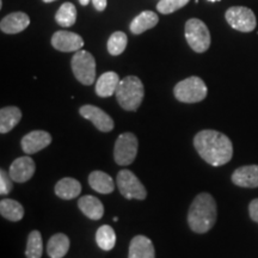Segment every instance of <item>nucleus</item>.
Here are the masks:
<instances>
[{"label": "nucleus", "instance_id": "21", "mask_svg": "<svg viewBox=\"0 0 258 258\" xmlns=\"http://www.w3.org/2000/svg\"><path fill=\"white\" fill-rule=\"evenodd\" d=\"M158 22H159V18H158L157 14L152 11H144L133 19L129 29L134 35H140L156 27Z\"/></svg>", "mask_w": 258, "mask_h": 258}, {"label": "nucleus", "instance_id": "33", "mask_svg": "<svg viewBox=\"0 0 258 258\" xmlns=\"http://www.w3.org/2000/svg\"><path fill=\"white\" fill-rule=\"evenodd\" d=\"M79 3H80V4H82V5L86 6V5H88L89 3H90V0H79Z\"/></svg>", "mask_w": 258, "mask_h": 258}, {"label": "nucleus", "instance_id": "11", "mask_svg": "<svg viewBox=\"0 0 258 258\" xmlns=\"http://www.w3.org/2000/svg\"><path fill=\"white\" fill-rule=\"evenodd\" d=\"M51 46L59 51H78L84 46V40L78 34L71 31H56L51 37Z\"/></svg>", "mask_w": 258, "mask_h": 258}, {"label": "nucleus", "instance_id": "10", "mask_svg": "<svg viewBox=\"0 0 258 258\" xmlns=\"http://www.w3.org/2000/svg\"><path fill=\"white\" fill-rule=\"evenodd\" d=\"M79 114L82 115V117L91 121L98 131L108 133V132H111L114 129V121H112V118L105 111H103L101 108H98V106L91 104L83 105L79 109Z\"/></svg>", "mask_w": 258, "mask_h": 258}, {"label": "nucleus", "instance_id": "16", "mask_svg": "<svg viewBox=\"0 0 258 258\" xmlns=\"http://www.w3.org/2000/svg\"><path fill=\"white\" fill-rule=\"evenodd\" d=\"M30 24V18L24 12H14L2 19L0 29L5 34H18L25 30Z\"/></svg>", "mask_w": 258, "mask_h": 258}, {"label": "nucleus", "instance_id": "4", "mask_svg": "<svg viewBox=\"0 0 258 258\" xmlns=\"http://www.w3.org/2000/svg\"><path fill=\"white\" fill-rule=\"evenodd\" d=\"M175 97L182 103H199L207 97L208 89L199 77H189L177 83L173 89Z\"/></svg>", "mask_w": 258, "mask_h": 258}, {"label": "nucleus", "instance_id": "31", "mask_svg": "<svg viewBox=\"0 0 258 258\" xmlns=\"http://www.w3.org/2000/svg\"><path fill=\"white\" fill-rule=\"evenodd\" d=\"M249 214H250L251 220H253L254 222H257L258 224V199H254L250 202Z\"/></svg>", "mask_w": 258, "mask_h": 258}, {"label": "nucleus", "instance_id": "30", "mask_svg": "<svg viewBox=\"0 0 258 258\" xmlns=\"http://www.w3.org/2000/svg\"><path fill=\"white\" fill-rule=\"evenodd\" d=\"M12 180L10 173L6 172L5 170H0V195H8L12 190Z\"/></svg>", "mask_w": 258, "mask_h": 258}, {"label": "nucleus", "instance_id": "3", "mask_svg": "<svg viewBox=\"0 0 258 258\" xmlns=\"http://www.w3.org/2000/svg\"><path fill=\"white\" fill-rule=\"evenodd\" d=\"M115 96L122 109L127 111H137L145 96L144 84L138 77H125L118 84Z\"/></svg>", "mask_w": 258, "mask_h": 258}, {"label": "nucleus", "instance_id": "22", "mask_svg": "<svg viewBox=\"0 0 258 258\" xmlns=\"http://www.w3.org/2000/svg\"><path fill=\"white\" fill-rule=\"evenodd\" d=\"M22 118V111L17 106H5L0 110V133L5 134L12 131Z\"/></svg>", "mask_w": 258, "mask_h": 258}, {"label": "nucleus", "instance_id": "12", "mask_svg": "<svg viewBox=\"0 0 258 258\" xmlns=\"http://www.w3.org/2000/svg\"><path fill=\"white\" fill-rule=\"evenodd\" d=\"M36 165L35 161L29 156L19 157L10 166L9 173L11 178L16 183H24L34 176Z\"/></svg>", "mask_w": 258, "mask_h": 258}, {"label": "nucleus", "instance_id": "6", "mask_svg": "<svg viewBox=\"0 0 258 258\" xmlns=\"http://www.w3.org/2000/svg\"><path fill=\"white\" fill-rule=\"evenodd\" d=\"M74 77L84 85H91L96 79V60L86 50L76 51L71 61Z\"/></svg>", "mask_w": 258, "mask_h": 258}, {"label": "nucleus", "instance_id": "15", "mask_svg": "<svg viewBox=\"0 0 258 258\" xmlns=\"http://www.w3.org/2000/svg\"><path fill=\"white\" fill-rule=\"evenodd\" d=\"M128 258H156L152 240L145 235H137L129 244Z\"/></svg>", "mask_w": 258, "mask_h": 258}, {"label": "nucleus", "instance_id": "35", "mask_svg": "<svg viewBox=\"0 0 258 258\" xmlns=\"http://www.w3.org/2000/svg\"><path fill=\"white\" fill-rule=\"evenodd\" d=\"M209 2H212V3H214V2H220V0H209Z\"/></svg>", "mask_w": 258, "mask_h": 258}, {"label": "nucleus", "instance_id": "13", "mask_svg": "<svg viewBox=\"0 0 258 258\" xmlns=\"http://www.w3.org/2000/svg\"><path fill=\"white\" fill-rule=\"evenodd\" d=\"M51 143V135L46 131H32L22 139V150L27 154L40 152Z\"/></svg>", "mask_w": 258, "mask_h": 258}, {"label": "nucleus", "instance_id": "28", "mask_svg": "<svg viewBox=\"0 0 258 258\" xmlns=\"http://www.w3.org/2000/svg\"><path fill=\"white\" fill-rule=\"evenodd\" d=\"M127 35L122 31H116L108 40V51L112 56L121 55L127 47Z\"/></svg>", "mask_w": 258, "mask_h": 258}, {"label": "nucleus", "instance_id": "19", "mask_svg": "<svg viewBox=\"0 0 258 258\" xmlns=\"http://www.w3.org/2000/svg\"><path fill=\"white\" fill-rule=\"evenodd\" d=\"M89 184L95 191L99 194H111L115 189L114 180L108 173L103 171H92L89 175Z\"/></svg>", "mask_w": 258, "mask_h": 258}, {"label": "nucleus", "instance_id": "26", "mask_svg": "<svg viewBox=\"0 0 258 258\" xmlns=\"http://www.w3.org/2000/svg\"><path fill=\"white\" fill-rule=\"evenodd\" d=\"M56 23L63 28H70L77 21V9L72 3H64L55 15Z\"/></svg>", "mask_w": 258, "mask_h": 258}, {"label": "nucleus", "instance_id": "24", "mask_svg": "<svg viewBox=\"0 0 258 258\" xmlns=\"http://www.w3.org/2000/svg\"><path fill=\"white\" fill-rule=\"evenodd\" d=\"M0 214L6 220L12 222L22 220L24 217V208L18 201L11 199H5L0 201Z\"/></svg>", "mask_w": 258, "mask_h": 258}, {"label": "nucleus", "instance_id": "17", "mask_svg": "<svg viewBox=\"0 0 258 258\" xmlns=\"http://www.w3.org/2000/svg\"><path fill=\"white\" fill-rule=\"evenodd\" d=\"M78 207L83 214L91 220H101L104 215L103 203L95 196H82V199H79L78 201Z\"/></svg>", "mask_w": 258, "mask_h": 258}, {"label": "nucleus", "instance_id": "8", "mask_svg": "<svg viewBox=\"0 0 258 258\" xmlns=\"http://www.w3.org/2000/svg\"><path fill=\"white\" fill-rule=\"evenodd\" d=\"M226 21L234 30L251 32L256 29L257 21L252 10L245 6H233L226 11Z\"/></svg>", "mask_w": 258, "mask_h": 258}, {"label": "nucleus", "instance_id": "5", "mask_svg": "<svg viewBox=\"0 0 258 258\" xmlns=\"http://www.w3.org/2000/svg\"><path fill=\"white\" fill-rule=\"evenodd\" d=\"M185 38L196 53H205L211 46V34L201 19L191 18L185 23Z\"/></svg>", "mask_w": 258, "mask_h": 258}, {"label": "nucleus", "instance_id": "20", "mask_svg": "<svg viewBox=\"0 0 258 258\" xmlns=\"http://www.w3.org/2000/svg\"><path fill=\"white\" fill-rule=\"evenodd\" d=\"M82 192V184L77 179L66 177L60 179L55 184V194L62 200H72L78 198Z\"/></svg>", "mask_w": 258, "mask_h": 258}, {"label": "nucleus", "instance_id": "18", "mask_svg": "<svg viewBox=\"0 0 258 258\" xmlns=\"http://www.w3.org/2000/svg\"><path fill=\"white\" fill-rule=\"evenodd\" d=\"M120 77L115 72L103 73L96 83V93L102 98H106L114 95L120 84Z\"/></svg>", "mask_w": 258, "mask_h": 258}, {"label": "nucleus", "instance_id": "7", "mask_svg": "<svg viewBox=\"0 0 258 258\" xmlns=\"http://www.w3.org/2000/svg\"><path fill=\"white\" fill-rule=\"evenodd\" d=\"M139 143L133 133H123L117 138L114 147V158L117 165L127 166L133 163L138 154Z\"/></svg>", "mask_w": 258, "mask_h": 258}, {"label": "nucleus", "instance_id": "25", "mask_svg": "<svg viewBox=\"0 0 258 258\" xmlns=\"http://www.w3.org/2000/svg\"><path fill=\"white\" fill-rule=\"evenodd\" d=\"M97 245L104 251H110L114 249L116 244V233L114 228L109 225H103L97 230L96 233Z\"/></svg>", "mask_w": 258, "mask_h": 258}, {"label": "nucleus", "instance_id": "2", "mask_svg": "<svg viewBox=\"0 0 258 258\" xmlns=\"http://www.w3.org/2000/svg\"><path fill=\"white\" fill-rule=\"evenodd\" d=\"M217 202L211 194L201 192L194 199L188 213V224L195 233H207L217 222Z\"/></svg>", "mask_w": 258, "mask_h": 258}, {"label": "nucleus", "instance_id": "9", "mask_svg": "<svg viewBox=\"0 0 258 258\" xmlns=\"http://www.w3.org/2000/svg\"><path fill=\"white\" fill-rule=\"evenodd\" d=\"M117 186L121 195L128 200H145L147 196L146 188L129 170H121L117 173Z\"/></svg>", "mask_w": 258, "mask_h": 258}, {"label": "nucleus", "instance_id": "14", "mask_svg": "<svg viewBox=\"0 0 258 258\" xmlns=\"http://www.w3.org/2000/svg\"><path fill=\"white\" fill-rule=\"evenodd\" d=\"M232 182L240 188H258V165L238 167L232 175Z\"/></svg>", "mask_w": 258, "mask_h": 258}, {"label": "nucleus", "instance_id": "23", "mask_svg": "<svg viewBox=\"0 0 258 258\" xmlns=\"http://www.w3.org/2000/svg\"><path fill=\"white\" fill-rule=\"evenodd\" d=\"M70 250V239L66 234L56 233L47 244V253L50 258H62Z\"/></svg>", "mask_w": 258, "mask_h": 258}, {"label": "nucleus", "instance_id": "27", "mask_svg": "<svg viewBox=\"0 0 258 258\" xmlns=\"http://www.w3.org/2000/svg\"><path fill=\"white\" fill-rule=\"evenodd\" d=\"M43 252V244H42V235L38 231L30 232L28 237L27 250L25 256L27 258H41Z\"/></svg>", "mask_w": 258, "mask_h": 258}, {"label": "nucleus", "instance_id": "32", "mask_svg": "<svg viewBox=\"0 0 258 258\" xmlns=\"http://www.w3.org/2000/svg\"><path fill=\"white\" fill-rule=\"evenodd\" d=\"M106 0H92V4L97 11H104L106 8Z\"/></svg>", "mask_w": 258, "mask_h": 258}, {"label": "nucleus", "instance_id": "34", "mask_svg": "<svg viewBox=\"0 0 258 258\" xmlns=\"http://www.w3.org/2000/svg\"><path fill=\"white\" fill-rule=\"evenodd\" d=\"M44 3H53V2H56V0H43Z\"/></svg>", "mask_w": 258, "mask_h": 258}, {"label": "nucleus", "instance_id": "29", "mask_svg": "<svg viewBox=\"0 0 258 258\" xmlns=\"http://www.w3.org/2000/svg\"><path fill=\"white\" fill-rule=\"evenodd\" d=\"M189 3V0H160L157 5V10L163 15H169L177 10L182 9Z\"/></svg>", "mask_w": 258, "mask_h": 258}, {"label": "nucleus", "instance_id": "1", "mask_svg": "<svg viewBox=\"0 0 258 258\" xmlns=\"http://www.w3.org/2000/svg\"><path fill=\"white\" fill-rule=\"evenodd\" d=\"M194 146L206 163L212 166L227 164L233 157V145L230 138L218 131L205 129L194 138Z\"/></svg>", "mask_w": 258, "mask_h": 258}]
</instances>
